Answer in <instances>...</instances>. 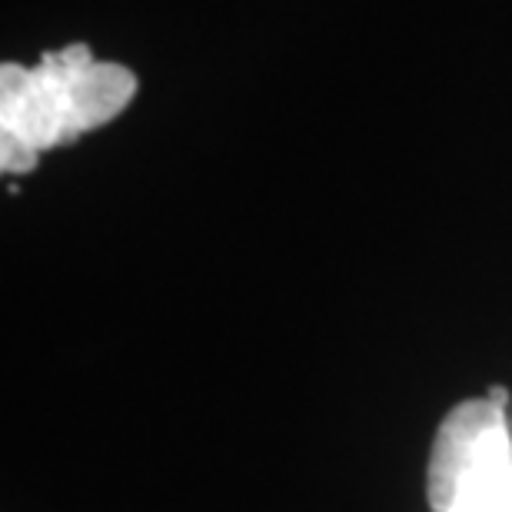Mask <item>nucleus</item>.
I'll return each instance as SVG.
<instances>
[{"instance_id":"f257e3e1","label":"nucleus","mask_w":512,"mask_h":512,"mask_svg":"<svg viewBox=\"0 0 512 512\" xmlns=\"http://www.w3.org/2000/svg\"><path fill=\"white\" fill-rule=\"evenodd\" d=\"M133 94V70L97 60L87 44L50 50L37 67L7 60L0 67V167L34 170L44 150L74 143L124 114Z\"/></svg>"},{"instance_id":"f03ea898","label":"nucleus","mask_w":512,"mask_h":512,"mask_svg":"<svg viewBox=\"0 0 512 512\" xmlns=\"http://www.w3.org/2000/svg\"><path fill=\"white\" fill-rule=\"evenodd\" d=\"M506 466H512V406L503 409L486 396L453 406L429 449V509L449 512L469 486Z\"/></svg>"},{"instance_id":"7ed1b4c3","label":"nucleus","mask_w":512,"mask_h":512,"mask_svg":"<svg viewBox=\"0 0 512 512\" xmlns=\"http://www.w3.org/2000/svg\"><path fill=\"white\" fill-rule=\"evenodd\" d=\"M449 512H512V466L473 483Z\"/></svg>"}]
</instances>
